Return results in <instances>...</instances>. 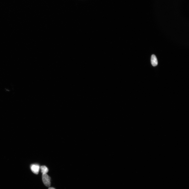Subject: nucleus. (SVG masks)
I'll return each instance as SVG.
<instances>
[{"instance_id": "f257e3e1", "label": "nucleus", "mask_w": 189, "mask_h": 189, "mask_svg": "<svg viewBox=\"0 0 189 189\" xmlns=\"http://www.w3.org/2000/svg\"><path fill=\"white\" fill-rule=\"evenodd\" d=\"M42 180L44 185L47 187H49L51 185V178L47 174H43Z\"/></svg>"}, {"instance_id": "f03ea898", "label": "nucleus", "mask_w": 189, "mask_h": 189, "mask_svg": "<svg viewBox=\"0 0 189 189\" xmlns=\"http://www.w3.org/2000/svg\"><path fill=\"white\" fill-rule=\"evenodd\" d=\"M40 167L38 164H32L30 166V169L32 172L35 174L37 175L38 174L40 169Z\"/></svg>"}, {"instance_id": "7ed1b4c3", "label": "nucleus", "mask_w": 189, "mask_h": 189, "mask_svg": "<svg viewBox=\"0 0 189 189\" xmlns=\"http://www.w3.org/2000/svg\"><path fill=\"white\" fill-rule=\"evenodd\" d=\"M151 62L152 65L154 67H156L158 64V61L156 56L153 54L151 57Z\"/></svg>"}, {"instance_id": "20e7f679", "label": "nucleus", "mask_w": 189, "mask_h": 189, "mask_svg": "<svg viewBox=\"0 0 189 189\" xmlns=\"http://www.w3.org/2000/svg\"><path fill=\"white\" fill-rule=\"evenodd\" d=\"M42 173L43 174H47L48 172V168L45 166H42L40 167Z\"/></svg>"}, {"instance_id": "39448f33", "label": "nucleus", "mask_w": 189, "mask_h": 189, "mask_svg": "<svg viewBox=\"0 0 189 189\" xmlns=\"http://www.w3.org/2000/svg\"><path fill=\"white\" fill-rule=\"evenodd\" d=\"M48 189H55L53 188L50 187Z\"/></svg>"}]
</instances>
